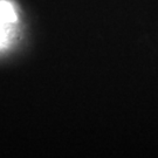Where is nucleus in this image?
Returning a JSON list of instances; mask_svg holds the SVG:
<instances>
[{
    "label": "nucleus",
    "instance_id": "f257e3e1",
    "mask_svg": "<svg viewBox=\"0 0 158 158\" xmlns=\"http://www.w3.org/2000/svg\"><path fill=\"white\" fill-rule=\"evenodd\" d=\"M18 23V12L11 0H0V51L11 45L15 26Z\"/></svg>",
    "mask_w": 158,
    "mask_h": 158
}]
</instances>
